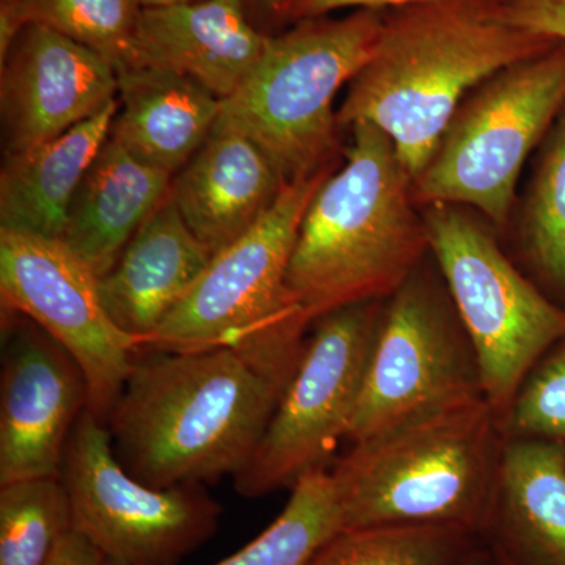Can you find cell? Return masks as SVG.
<instances>
[{"mask_svg":"<svg viewBox=\"0 0 565 565\" xmlns=\"http://www.w3.org/2000/svg\"><path fill=\"white\" fill-rule=\"evenodd\" d=\"M145 351L106 422L122 467L156 489L236 478L281 390L228 349Z\"/></svg>","mask_w":565,"mask_h":565,"instance_id":"obj_1","label":"cell"},{"mask_svg":"<svg viewBox=\"0 0 565 565\" xmlns=\"http://www.w3.org/2000/svg\"><path fill=\"white\" fill-rule=\"evenodd\" d=\"M557 43L508 24L492 0H434L384 10L381 39L349 84L338 125L370 122L381 129L414 181L479 84Z\"/></svg>","mask_w":565,"mask_h":565,"instance_id":"obj_2","label":"cell"},{"mask_svg":"<svg viewBox=\"0 0 565 565\" xmlns=\"http://www.w3.org/2000/svg\"><path fill=\"white\" fill-rule=\"evenodd\" d=\"M351 129L344 167L316 192L289 263V289L313 322L390 299L430 250L411 173L392 139L370 122Z\"/></svg>","mask_w":565,"mask_h":565,"instance_id":"obj_3","label":"cell"},{"mask_svg":"<svg viewBox=\"0 0 565 565\" xmlns=\"http://www.w3.org/2000/svg\"><path fill=\"white\" fill-rule=\"evenodd\" d=\"M498 430L481 397L352 444L330 470L343 531L445 525L481 537L500 478Z\"/></svg>","mask_w":565,"mask_h":565,"instance_id":"obj_4","label":"cell"},{"mask_svg":"<svg viewBox=\"0 0 565 565\" xmlns=\"http://www.w3.org/2000/svg\"><path fill=\"white\" fill-rule=\"evenodd\" d=\"M330 173L327 167L285 184L273 210L250 232L212 256L192 291L143 349H228L282 393L315 323L289 289V263L308 206Z\"/></svg>","mask_w":565,"mask_h":565,"instance_id":"obj_5","label":"cell"},{"mask_svg":"<svg viewBox=\"0 0 565 565\" xmlns=\"http://www.w3.org/2000/svg\"><path fill=\"white\" fill-rule=\"evenodd\" d=\"M382 28L384 11L362 9L341 20L297 21L269 36L243 87L223 99L215 126L255 141L285 182L332 167L334 98L373 57Z\"/></svg>","mask_w":565,"mask_h":565,"instance_id":"obj_6","label":"cell"},{"mask_svg":"<svg viewBox=\"0 0 565 565\" xmlns=\"http://www.w3.org/2000/svg\"><path fill=\"white\" fill-rule=\"evenodd\" d=\"M565 106V43L498 71L452 115L412 181L416 203L475 207L503 228L527 156Z\"/></svg>","mask_w":565,"mask_h":565,"instance_id":"obj_7","label":"cell"},{"mask_svg":"<svg viewBox=\"0 0 565 565\" xmlns=\"http://www.w3.org/2000/svg\"><path fill=\"white\" fill-rule=\"evenodd\" d=\"M424 207L430 252L473 345L482 392L505 418L542 353L565 340V310L512 266L465 207Z\"/></svg>","mask_w":565,"mask_h":565,"instance_id":"obj_8","label":"cell"},{"mask_svg":"<svg viewBox=\"0 0 565 565\" xmlns=\"http://www.w3.org/2000/svg\"><path fill=\"white\" fill-rule=\"evenodd\" d=\"M382 313L381 302L359 303L313 323L262 444L234 478L237 493L292 490L305 476L329 470L338 445L348 440Z\"/></svg>","mask_w":565,"mask_h":565,"instance_id":"obj_9","label":"cell"},{"mask_svg":"<svg viewBox=\"0 0 565 565\" xmlns=\"http://www.w3.org/2000/svg\"><path fill=\"white\" fill-rule=\"evenodd\" d=\"M62 481L73 526L120 565H177L210 541L222 505L203 486L156 489L134 478L118 457L107 424L87 408L66 446Z\"/></svg>","mask_w":565,"mask_h":565,"instance_id":"obj_10","label":"cell"},{"mask_svg":"<svg viewBox=\"0 0 565 565\" xmlns=\"http://www.w3.org/2000/svg\"><path fill=\"white\" fill-rule=\"evenodd\" d=\"M481 397L478 360L455 305L416 270L382 313L348 440Z\"/></svg>","mask_w":565,"mask_h":565,"instance_id":"obj_11","label":"cell"},{"mask_svg":"<svg viewBox=\"0 0 565 565\" xmlns=\"http://www.w3.org/2000/svg\"><path fill=\"white\" fill-rule=\"evenodd\" d=\"M0 299L73 356L106 423L141 349L111 321L90 267L62 239L0 230Z\"/></svg>","mask_w":565,"mask_h":565,"instance_id":"obj_12","label":"cell"},{"mask_svg":"<svg viewBox=\"0 0 565 565\" xmlns=\"http://www.w3.org/2000/svg\"><path fill=\"white\" fill-rule=\"evenodd\" d=\"M0 486L61 476L71 434L90 405L65 349L24 316L3 311Z\"/></svg>","mask_w":565,"mask_h":565,"instance_id":"obj_13","label":"cell"},{"mask_svg":"<svg viewBox=\"0 0 565 565\" xmlns=\"http://www.w3.org/2000/svg\"><path fill=\"white\" fill-rule=\"evenodd\" d=\"M117 98V70L102 55L44 25H25L0 57L3 154L40 147Z\"/></svg>","mask_w":565,"mask_h":565,"instance_id":"obj_14","label":"cell"},{"mask_svg":"<svg viewBox=\"0 0 565 565\" xmlns=\"http://www.w3.org/2000/svg\"><path fill=\"white\" fill-rule=\"evenodd\" d=\"M267 41L269 35L248 21L247 0H191L141 9L129 70L172 71L223 102L243 87Z\"/></svg>","mask_w":565,"mask_h":565,"instance_id":"obj_15","label":"cell"},{"mask_svg":"<svg viewBox=\"0 0 565 565\" xmlns=\"http://www.w3.org/2000/svg\"><path fill=\"white\" fill-rule=\"evenodd\" d=\"M285 184L255 141L214 126L173 178L170 196L196 239L215 255L273 210Z\"/></svg>","mask_w":565,"mask_h":565,"instance_id":"obj_16","label":"cell"},{"mask_svg":"<svg viewBox=\"0 0 565 565\" xmlns=\"http://www.w3.org/2000/svg\"><path fill=\"white\" fill-rule=\"evenodd\" d=\"M212 253L167 196L134 234L110 273L99 278L104 307L140 349L158 332L210 266Z\"/></svg>","mask_w":565,"mask_h":565,"instance_id":"obj_17","label":"cell"},{"mask_svg":"<svg viewBox=\"0 0 565 565\" xmlns=\"http://www.w3.org/2000/svg\"><path fill=\"white\" fill-rule=\"evenodd\" d=\"M481 537L500 565H565V448L516 438L503 448Z\"/></svg>","mask_w":565,"mask_h":565,"instance_id":"obj_18","label":"cell"},{"mask_svg":"<svg viewBox=\"0 0 565 565\" xmlns=\"http://www.w3.org/2000/svg\"><path fill=\"white\" fill-rule=\"evenodd\" d=\"M222 99L172 71L118 74V110L109 137L141 162L178 174L211 136Z\"/></svg>","mask_w":565,"mask_h":565,"instance_id":"obj_19","label":"cell"},{"mask_svg":"<svg viewBox=\"0 0 565 565\" xmlns=\"http://www.w3.org/2000/svg\"><path fill=\"white\" fill-rule=\"evenodd\" d=\"M173 178L109 137L71 202L63 243L103 278L170 195Z\"/></svg>","mask_w":565,"mask_h":565,"instance_id":"obj_20","label":"cell"},{"mask_svg":"<svg viewBox=\"0 0 565 565\" xmlns=\"http://www.w3.org/2000/svg\"><path fill=\"white\" fill-rule=\"evenodd\" d=\"M117 102L32 150L3 156L0 230L62 239L82 180L109 139Z\"/></svg>","mask_w":565,"mask_h":565,"instance_id":"obj_21","label":"cell"},{"mask_svg":"<svg viewBox=\"0 0 565 565\" xmlns=\"http://www.w3.org/2000/svg\"><path fill=\"white\" fill-rule=\"evenodd\" d=\"M141 9L137 0H0V57L25 25L40 24L102 55L120 74L131 65Z\"/></svg>","mask_w":565,"mask_h":565,"instance_id":"obj_22","label":"cell"},{"mask_svg":"<svg viewBox=\"0 0 565 565\" xmlns=\"http://www.w3.org/2000/svg\"><path fill=\"white\" fill-rule=\"evenodd\" d=\"M340 531L343 515L332 473L315 471L297 482L273 525L215 565H310Z\"/></svg>","mask_w":565,"mask_h":565,"instance_id":"obj_23","label":"cell"},{"mask_svg":"<svg viewBox=\"0 0 565 565\" xmlns=\"http://www.w3.org/2000/svg\"><path fill=\"white\" fill-rule=\"evenodd\" d=\"M74 531L62 476L0 486V565H46Z\"/></svg>","mask_w":565,"mask_h":565,"instance_id":"obj_24","label":"cell"},{"mask_svg":"<svg viewBox=\"0 0 565 565\" xmlns=\"http://www.w3.org/2000/svg\"><path fill=\"white\" fill-rule=\"evenodd\" d=\"M479 535L445 525L373 526L340 531L310 565H456Z\"/></svg>","mask_w":565,"mask_h":565,"instance_id":"obj_25","label":"cell"},{"mask_svg":"<svg viewBox=\"0 0 565 565\" xmlns=\"http://www.w3.org/2000/svg\"><path fill=\"white\" fill-rule=\"evenodd\" d=\"M523 236L541 274L565 289V106L542 141L523 211Z\"/></svg>","mask_w":565,"mask_h":565,"instance_id":"obj_26","label":"cell"},{"mask_svg":"<svg viewBox=\"0 0 565 565\" xmlns=\"http://www.w3.org/2000/svg\"><path fill=\"white\" fill-rule=\"evenodd\" d=\"M504 422L515 437L565 444V343L523 382Z\"/></svg>","mask_w":565,"mask_h":565,"instance_id":"obj_27","label":"cell"},{"mask_svg":"<svg viewBox=\"0 0 565 565\" xmlns=\"http://www.w3.org/2000/svg\"><path fill=\"white\" fill-rule=\"evenodd\" d=\"M501 20L520 31L565 43V0H492Z\"/></svg>","mask_w":565,"mask_h":565,"instance_id":"obj_28","label":"cell"},{"mask_svg":"<svg viewBox=\"0 0 565 565\" xmlns=\"http://www.w3.org/2000/svg\"><path fill=\"white\" fill-rule=\"evenodd\" d=\"M434 2V0H294L286 20L302 21L322 18L327 13L341 9L392 10L415 3Z\"/></svg>","mask_w":565,"mask_h":565,"instance_id":"obj_29","label":"cell"},{"mask_svg":"<svg viewBox=\"0 0 565 565\" xmlns=\"http://www.w3.org/2000/svg\"><path fill=\"white\" fill-rule=\"evenodd\" d=\"M104 556L84 535L71 531L58 544L46 565H102Z\"/></svg>","mask_w":565,"mask_h":565,"instance_id":"obj_30","label":"cell"},{"mask_svg":"<svg viewBox=\"0 0 565 565\" xmlns=\"http://www.w3.org/2000/svg\"><path fill=\"white\" fill-rule=\"evenodd\" d=\"M292 2L294 0H253V3L267 17L285 18V20Z\"/></svg>","mask_w":565,"mask_h":565,"instance_id":"obj_31","label":"cell"},{"mask_svg":"<svg viewBox=\"0 0 565 565\" xmlns=\"http://www.w3.org/2000/svg\"><path fill=\"white\" fill-rule=\"evenodd\" d=\"M456 565H500L487 546H476Z\"/></svg>","mask_w":565,"mask_h":565,"instance_id":"obj_32","label":"cell"},{"mask_svg":"<svg viewBox=\"0 0 565 565\" xmlns=\"http://www.w3.org/2000/svg\"><path fill=\"white\" fill-rule=\"evenodd\" d=\"M143 9H152V7L174 6V3L191 2V0H137Z\"/></svg>","mask_w":565,"mask_h":565,"instance_id":"obj_33","label":"cell"},{"mask_svg":"<svg viewBox=\"0 0 565 565\" xmlns=\"http://www.w3.org/2000/svg\"><path fill=\"white\" fill-rule=\"evenodd\" d=\"M102 565H120V564L111 563V561H109V559H104Z\"/></svg>","mask_w":565,"mask_h":565,"instance_id":"obj_34","label":"cell"}]
</instances>
